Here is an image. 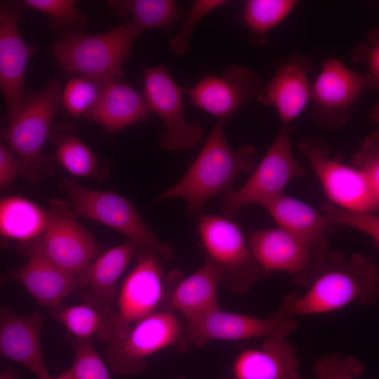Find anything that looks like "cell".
Returning <instances> with one entry per match:
<instances>
[{
    "label": "cell",
    "mask_w": 379,
    "mask_h": 379,
    "mask_svg": "<svg viewBox=\"0 0 379 379\" xmlns=\"http://www.w3.org/2000/svg\"><path fill=\"white\" fill-rule=\"evenodd\" d=\"M50 379H73L69 371H63L59 375L55 378H51Z\"/></svg>",
    "instance_id": "obj_41"
},
{
    "label": "cell",
    "mask_w": 379,
    "mask_h": 379,
    "mask_svg": "<svg viewBox=\"0 0 379 379\" xmlns=\"http://www.w3.org/2000/svg\"><path fill=\"white\" fill-rule=\"evenodd\" d=\"M59 186L69 197L75 218L91 219L114 229L138 248L155 252L163 260L171 261L174 257L173 246L157 237L130 199L112 191L85 187L68 178H60Z\"/></svg>",
    "instance_id": "obj_5"
},
{
    "label": "cell",
    "mask_w": 379,
    "mask_h": 379,
    "mask_svg": "<svg viewBox=\"0 0 379 379\" xmlns=\"http://www.w3.org/2000/svg\"><path fill=\"white\" fill-rule=\"evenodd\" d=\"M69 340L75 351L74 362L68 370L73 379H111L104 360L91 340H80L69 335Z\"/></svg>",
    "instance_id": "obj_34"
},
{
    "label": "cell",
    "mask_w": 379,
    "mask_h": 379,
    "mask_svg": "<svg viewBox=\"0 0 379 379\" xmlns=\"http://www.w3.org/2000/svg\"><path fill=\"white\" fill-rule=\"evenodd\" d=\"M22 3L0 1V91L4 99L8 121L20 110L25 95L24 78L29 58L36 46L24 41L19 28Z\"/></svg>",
    "instance_id": "obj_16"
},
{
    "label": "cell",
    "mask_w": 379,
    "mask_h": 379,
    "mask_svg": "<svg viewBox=\"0 0 379 379\" xmlns=\"http://www.w3.org/2000/svg\"><path fill=\"white\" fill-rule=\"evenodd\" d=\"M227 1L224 0H197L193 3L186 19L179 32L169 42L170 47L176 55L187 53L191 47L190 41L197 24L205 15L216 9Z\"/></svg>",
    "instance_id": "obj_37"
},
{
    "label": "cell",
    "mask_w": 379,
    "mask_h": 379,
    "mask_svg": "<svg viewBox=\"0 0 379 379\" xmlns=\"http://www.w3.org/2000/svg\"><path fill=\"white\" fill-rule=\"evenodd\" d=\"M248 245L267 271H284L299 285L307 286L324 261L323 253L284 230L262 229L252 233Z\"/></svg>",
    "instance_id": "obj_15"
},
{
    "label": "cell",
    "mask_w": 379,
    "mask_h": 379,
    "mask_svg": "<svg viewBox=\"0 0 379 379\" xmlns=\"http://www.w3.org/2000/svg\"><path fill=\"white\" fill-rule=\"evenodd\" d=\"M0 379H17V378L12 371L6 370L0 373Z\"/></svg>",
    "instance_id": "obj_40"
},
{
    "label": "cell",
    "mask_w": 379,
    "mask_h": 379,
    "mask_svg": "<svg viewBox=\"0 0 379 379\" xmlns=\"http://www.w3.org/2000/svg\"><path fill=\"white\" fill-rule=\"evenodd\" d=\"M260 88L261 81L255 71L231 65L221 75L205 77L182 91L194 105L225 121L256 97Z\"/></svg>",
    "instance_id": "obj_17"
},
{
    "label": "cell",
    "mask_w": 379,
    "mask_h": 379,
    "mask_svg": "<svg viewBox=\"0 0 379 379\" xmlns=\"http://www.w3.org/2000/svg\"><path fill=\"white\" fill-rule=\"evenodd\" d=\"M8 280H9L8 273L1 275L0 276V285H1L3 283H4L5 281Z\"/></svg>",
    "instance_id": "obj_42"
},
{
    "label": "cell",
    "mask_w": 379,
    "mask_h": 379,
    "mask_svg": "<svg viewBox=\"0 0 379 379\" xmlns=\"http://www.w3.org/2000/svg\"><path fill=\"white\" fill-rule=\"evenodd\" d=\"M108 80L86 76L72 77L61 93V102L66 111L75 118L84 117L97 103Z\"/></svg>",
    "instance_id": "obj_31"
},
{
    "label": "cell",
    "mask_w": 379,
    "mask_h": 379,
    "mask_svg": "<svg viewBox=\"0 0 379 379\" xmlns=\"http://www.w3.org/2000/svg\"><path fill=\"white\" fill-rule=\"evenodd\" d=\"M137 263L124 280L115 309V333L123 335L132 324L155 312L165 296L163 260L155 252L138 248Z\"/></svg>",
    "instance_id": "obj_13"
},
{
    "label": "cell",
    "mask_w": 379,
    "mask_h": 379,
    "mask_svg": "<svg viewBox=\"0 0 379 379\" xmlns=\"http://www.w3.org/2000/svg\"><path fill=\"white\" fill-rule=\"evenodd\" d=\"M4 129L0 127V191L8 187L20 175V163L4 142Z\"/></svg>",
    "instance_id": "obj_39"
},
{
    "label": "cell",
    "mask_w": 379,
    "mask_h": 379,
    "mask_svg": "<svg viewBox=\"0 0 379 379\" xmlns=\"http://www.w3.org/2000/svg\"><path fill=\"white\" fill-rule=\"evenodd\" d=\"M261 206L278 227L312 248L325 254L328 253V234L338 227L327 220L321 211L284 192L265 201Z\"/></svg>",
    "instance_id": "obj_21"
},
{
    "label": "cell",
    "mask_w": 379,
    "mask_h": 379,
    "mask_svg": "<svg viewBox=\"0 0 379 379\" xmlns=\"http://www.w3.org/2000/svg\"><path fill=\"white\" fill-rule=\"evenodd\" d=\"M108 4L120 16L131 15L143 32L149 29L169 31L186 15L172 0H112Z\"/></svg>",
    "instance_id": "obj_29"
},
{
    "label": "cell",
    "mask_w": 379,
    "mask_h": 379,
    "mask_svg": "<svg viewBox=\"0 0 379 379\" xmlns=\"http://www.w3.org/2000/svg\"><path fill=\"white\" fill-rule=\"evenodd\" d=\"M296 4L295 0L247 1L241 19L251 34L253 43L264 44L267 33L280 24Z\"/></svg>",
    "instance_id": "obj_30"
},
{
    "label": "cell",
    "mask_w": 379,
    "mask_h": 379,
    "mask_svg": "<svg viewBox=\"0 0 379 379\" xmlns=\"http://www.w3.org/2000/svg\"><path fill=\"white\" fill-rule=\"evenodd\" d=\"M352 166L364 177L373 192L379 196V132L375 131L364 140L352 159Z\"/></svg>",
    "instance_id": "obj_36"
},
{
    "label": "cell",
    "mask_w": 379,
    "mask_h": 379,
    "mask_svg": "<svg viewBox=\"0 0 379 379\" xmlns=\"http://www.w3.org/2000/svg\"><path fill=\"white\" fill-rule=\"evenodd\" d=\"M298 148L307 159L329 203L341 208L378 213L379 196L357 168L332 157L324 140L305 138L299 141Z\"/></svg>",
    "instance_id": "obj_9"
},
{
    "label": "cell",
    "mask_w": 379,
    "mask_h": 379,
    "mask_svg": "<svg viewBox=\"0 0 379 379\" xmlns=\"http://www.w3.org/2000/svg\"><path fill=\"white\" fill-rule=\"evenodd\" d=\"M364 366L353 356L330 353L314 364V379H356L361 375Z\"/></svg>",
    "instance_id": "obj_35"
},
{
    "label": "cell",
    "mask_w": 379,
    "mask_h": 379,
    "mask_svg": "<svg viewBox=\"0 0 379 379\" xmlns=\"http://www.w3.org/2000/svg\"><path fill=\"white\" fill-rule=\"evenodd\" d=\"M297 349L287 336L265 338L258 348L241 352L234 360V379H300Z\"/></svg>",
    "instance_id": "obj_22"
},
{
    "label": "cell",
    "mask_w": 379,
    "mask_h": 379,
    "mask_svg": "<svg viewBox=\"0 0 379 379\" xmlns=\"http://www.w3.org/2000/svg\"><path fill=\"white\" fill-rule=\"evenodd\" d=\"M300 294L284 297L279 312L293 317L327 313L352 303L375 307L379 295V271L374 257L355 253L349 257L329 251L320 268Z\"/></svg>",
    "instance_id": "obj_1"
},
{
    "label": "cell",
    "mask_w": 379,
    "mask_h": 379,
    "mask_svg": "<svg viewBox=\"0 0 379 379\" xmlns=\"http://www.w3.org/2000/svg\"><path fill=\"white\" fill-rule=\"evenodd\" d=\"M61 103L60 81L53 79L41 91L25 97L4 131L5 142L19 161L20 175L30 182L53 171L55 158L44 156L43 150Z\"/></svg>",
    "instance_id": "obj_3"
},
{
    "label": "cell",
    "mask_w": 379,
    "mask_h": 379,
    "mask_svg": "<svg viewBox=\"0 0 379 379\" xmlns=\"http://www.w3.org/2000/svg\"><path fill=\"white\" fill-rule=\"evenodd\" d=\"M83 302L77 305L60 306L49 310L52 318L61 323L69 335L80 340L95 336L109 341L115 333V309L84 291L77 292Z\"/></svg>",
    "instance_id": "obj_25"
},
{
    "label": "cell",
    "mask_w": 379,
    "mask_h": 379,
    "mask_svg": "<svg viewBox=\"0 0 379 379\" xmlns=\"http://www.w3.org/2000/svg\"><path fill=\"white\" fill-rule=\"evenodd\" d=\"M222 274L220 265L205 254L204 264L173 286L170 305L181 313L187 322L220 309L218 287Z\"/></svg>",
    "instance_id": "obj_23"
},
{
    "label": "cell",
    "mask_w": 379,
    "mask_h": 379,
    "mask_svg": "<svg viewBox=\"0 0 379 379\" xmlns=\"http://www.w3.org/2000/svg\"><path fill=\"white\" fill-rule=\"evenodd\" d=\"M48 222L47 210L25 198H0V241L18 244L41 236Z\"/></svg>",
    "instance_id": "obj_27"
},
{
    "label": "cell",
    "mask_w": 379,
    "mask_h": 379,
    "mask_svg": "<svg viewBox=\"0 0 379 379\" xmlns=\"http://www.w3.org/2000/svg\"><path fill=\"white\" fill-rule=\"evenodd\" d=\"M22 8L28 7L51 17L53 30L79 32L86 25V19L72 0H25Z\"/></svg>",
    "instance_id": "obj_32"
},
{
    "label": "cell",
    "mask_w": 379,
    "mask_h": 379,
    "mask_svg": "<svg viewBox=\"0 0 379 379\" xmlns=\"http://www.w3.org/2000/svg\"><path fill=\"white\" fill-rule=\"evenodd\" d=\"M198 230L205 254L222 269L221 284L243 295L271 272L256 260L243 232L233 220L200 213Z\"/></svg>",
    "instance_id": "obj_6"
},
{
    "label": "cell",
    "mask_w": 379,
    "mask_h": 379,
    "mask_svg": "<svg viewBox=\"0 0 379 379\" xmlns=\"http://www.w3.org/2000/svg\"><path fill=\"white\" fill-rule=\"evenodd\" d=\"M288 128L281 126L248 180L239 189L224 193L220 204L222 216L233 220L240 208L261 205L283 193L291 180L302 175L305 168L293 156Z\"/></svg>",
    "instance_id": "obj_7"
},
{
    "label": "cell",
    "mask_w": 379,
    "mask_h": 379,
    "mask_svg": "<svg viewBox=\"0 0 379 379\" xmlns=\"http://www.w3.org/2000/svg\"><path fill=\"white\" fill-rule=\"evenodd\" d=\"M138 250V245L128 239L109 249L77 276L78 288L112 304L118 296L116 282Z\"/></svg>",
    "instance_id": "obj_26"
},
{
    "label": "cell",
    "mask_w": 379,
    "mask_h": 379,
    "mask_svg": "<svg viewBox=\"0 0 379 379\" xmlns=\"http://www.w3.org/2000/svg\"><path fill=\"white\" fill-rule=\"evenodd\" d=\"M49 138L56 147L55 159L68 173L98 180L106 177L104 162L77 136L70 124L54 126Z\"/></svg>",
    "instance_id": "obj_28"
},
{
    "label": "cell",
    "mask_w": 379,
    "mask_h": 379,
    "mask_svg": "<svg viewBox=\"0 0 379 379\" xmlns=\"http://www.w3.org/2000/svg\"><path fill=\"white\" fill-rule=\"evenodd\" d=\"M312 62L305 55L294 53L277 67L272 79L261 87L256 98L277 111L282 126H288L311 100L308 74Z\"/></svg>",
    "instance_id": "obj_19"
},
{
    "label": "cell",
    "mask_w": 379,
    "mask_h": 379,
    "mask_svg": "<svg viewBox=\"0 0 379 379\" xmlns=\"http://www.w3.org/2000/svg\"><path fill=\"white\" fill-rule=\"evenodd\" d=\"M142 32L133 20L96 34L65 32L53 43L51 53L68 74L120 79L123 64Z\"/></svg>",
    "instance_id": "obj_4"
},
{
    "label": "cell",
    "mask_w": 379,
    "mask_h": 379,
    "mask_svg": "<svg viewBox=\"0 0 379 379\" xmlns=\"http://www.w3.org/2000/svg\"><path fill=\"white\" fill-rule=\"evenodd\" d=\"M44 325L39 312L23 316L0 306V356L23 366L39 379H50L41 346Z\"/></svg>",
    "instance_id": "obj_20"
},
{
    "label": "cell",
    "mask_w": 379,
    "mask_h": 379,
    "mask_svg": "<svg viewBox=\"0 0 379 379\" xmlns=\"http://www.w3.org/2000/svg\"><path fill=\"white\" fill-rule=\"evenodd\" d=\"M180 333V323L173 312H154L109 340L105 362L118 375H138L146 369L147 357L172 345Z\"/></svg>",
    "instance_id": "obj_8"
},
{
    "label": "cell",
    "mask_w": 379,
    "mask_h": 379,
    "mask_svg": "<svg viewBox=\"0 0 379 379\" xmlns=\"http://www.w3.org/2000/svg\"><path fill=\"white\" fill-rule=\"evenodd\" d=\"M28 257L20 268L8 273L9 280L21 284L37 302L49 310L62 305L69 295L77 293L75 277L62 270L43 251L38 238L17 245Z\"/></svg>",
    "instance_id": "obj_18"
},
{
    "label": "cell",
    "mask_w": 379,
    "mask_h": 379,
    "mask_svg": "<svg viewBox=\"0 0 379 379\" xmlns=\"http://www.w3.org/2000/svg\"><path fill=\"white\" fill-rule=\"evenodd\" d=\"M352 60L365 62L367 72L364 74L368 88L378 90L379 87V32L375 28L366 35V43L357 46L351 53Z\"/></svg>",
    "instance_id": "obj_38"
},
{
    "label": "cell",
    "mask_w": 379,
    "mask_h": 379,
    "mask_svg": "<svg viewBox=\"0 0 379 379\" xmlns=\"http://www.w3.org/2000/svg\"><path fill=\"white\" fill-rule=\"evenodd\" d=\"M225 121L218 120L197 157L184 176L160 193L157 201L183 198L186 212L198 216L205 203L211 197L226 192L237 177L253 171L256 166L258 152L251 145L234 149L224 131Z\"/></svg>",
    "instance_id": "obj_2"
},
{
    "label": "cell",
    "mask_w": 379,
    "mask_h": 379,
    "mask_svg": "<svg viewBox=\"0 0 379 379\" xmlns=\"http://www.w3.org/2000/svg\"><path fill=\"white\" fill-rule=\"evenodd\" d=\"M321 213L332 224L340 228L348 226L369 237L375 248L379 246V216L360 211L341 208L331 203H324Z\"/></svg>",
    "instance_id": "obj_33"
},
{
    "label": "cell",
    "mask_w": 379,
    "mask_h": 379,
    "mask_svg": "<svg viewBox=\"0 0 379 379\" xmlns=\"http://www.w3.org/2000/svg\"><path fill=\"white\" fill-rule=\"evenodd\" d=\"M367 88L364 74L350 69L339 59L326 60L312 85L314 119L328 130L344 126L350 120L356 104Z\"/></svg>",
    "instance_id": "obj_12"
},
{
    "label": "cell",
    "mask_w": 379,
    "mask_h": 379,
    "mask_svg": "<svg viewBox=\"0 0 379 379\" xmlns=\"http://www.w3.org/2000/svg\"><path fill=\"white\" fill-rule=\"evenodd\" d=\"M187 323V338L197 348H201L213 340L288 337L298 327L293 317L285 316L279 311L267 318H260L218 309Z\"/></svg>",
    "instance_id": "obj_14"
},
{
    "label": "cell",
    "mask_w": 379,
    "mask_h": 379,
    "mask_svg": "<svg viewBox=\"0 0 379 379\" xmlns=\"http://www.w3.org/2000/svg\"><path fill=\"white\" fill-rule=\"evenodd\" d=\"M152 114L142 95L119 79H111L95 105L84 117L114 133L147 120Z\"/></svg>",
    "instance_id": "obj_24"
},
{
    "label": "cell",
    "mask_w": 379,
    "mask_h": 379,
    "mask_svg": "<svg viewBox=\"0 0 379 379\" xmlns=\"http://www.w3.org/2000/svg\"><path fill=\"white\" fill-rule=\"evenodd\" d=\"M147 105L164 121L166 131L159 138L161 147L184 152L196 146L203 137L201 125L185 118L182 91L164 65L145 69L143 93Z\"/></svg>",
    "instance_id": "obj_10"
},
{
    "label": "cell",
    "mask_w": 379,
    "mask_h": 379,
    "mask_svg": "<svg viewBox=\"0 0 379 379\" xmlns=\"http://www.w3.org/2000/svg\"><path fill=\"white\" fill-rule=\"evenodd\" d=\"M68 206L57 198L51 200L47 225L38 239L52 262L77 277L98 257L101 248L92 234L77 222Z\"/></svg>",
    "instance_id": "obj_11"
}]
</instances>
